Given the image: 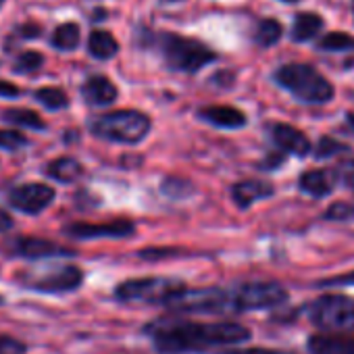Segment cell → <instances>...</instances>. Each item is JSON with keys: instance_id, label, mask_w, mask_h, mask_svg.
Returning <instances> with one entry per match:
<instances>
[{"instance_id": "cell-7", "label": "cell", "mask_w": 354, "mask_h": 354, "mask_svg": "<svg viewBox=\"0 0 354 354\" xmlns=\"http://www.w3.org/2000/svg\"><path fill=\"white\" fill-rule=\"evenodd\" d=\"M19 283L40 294H65L73 292L84 281V271L75 265H46L40 269H28L17 275Z\"/></svg>"}, {"instance_id": "cell-21", "label": "cell", "mask_w": 354, "mask_h": 354, "mask_svg": "<svg viewBox=\"0 0 354 354\" xmlns=\"http://www.w3.org/2000/svg\"><path fill=\"white\" fill-rule=\"evenodd\" d=\"M88 53L98 61H111L119 55V42L113 34L104 30H96L88 38Z\"/></svg>"}, {"instance_id": "cell-18", "label": "cell", "mask_w": 354, "mask_h": 354, "mask_svg": "<svg viewBox=\"0 0 354 354\" xmlns=\"http://www.w3.org/2000/svg\"><path fill=\"white\" fill-rule=\"evenodd\" d=\"M119 90L106 75H90L82 84V98L90 106H109L117 100Z\"/></svg>"}, {"instance_id": "cell-9", "label": "cell", "mask_w": 354, "mask_h": 354, "mask_svg": "<svg viewBox=\"0 0 354 354\" xmlns=\"http://www.w3.org/2000/svg\"><path fill=\"white\" fill-rule=\"evenodd\" d=\"M167 308L177 315H184V313L225 315V313H232V296H230V290L217 288V286L198 288V290L186 288Z\"/></svg>"}, {"instance_id": "cell-37", "label": "cell", "mask_w": 354, "mask_h": 354, "mask_svg": "<svg viewBox=\"0 0 354 354\" xmlns=\"http://www.w3.org/2000/svg\"><path fill=\"white\" fill-rule=\"evenodd\" d=\"M283 160H286V154H281V152H271V154L261 162V169H263V171H275Z\"/></svg>"}, {"instance_id": "cell-27", "label": "cell", "mask_w": 354, "mask_h": 354, "mask_svg": "<svg viewBox=\"0 0 354 354\" xmlns=\"http://www.w3.org/2000/svg\"><path fill=\"white\" fill-rule=\"evenodd\" d=\"M44 65V55L38 53V50H26L17 57L15 65H13V73H19V75H30V73H36L40 71Z\"/></svg>"}, {"instance_id": "cell-4", "label": "cell", "mask_w": 354, "mask_h": 354, "mask_svg": "<svg viewBox=\"0 0 354 354\" xmlns=\"http://www.w3.org/2000/svg\"><path fill=\"white\" fill-rule=\"evenodd\" d=\"M88 127L100 140L125 144V146H136L150 133L152 121L142 111L123 109V111H111V113H102L98 117H92Z\"/></svg>"}, {"instance_id": "cell-11", "label": "cell", "mask_w": 354, "mask_h": 354, "mask_svg": "<svg viewBox=\"0 0 354 354\" xmlns=\"http://www.w3.org/2000/svg\"><path fill=\"white\" fill-rule=\"evenodd\" d=\"M136 232V223L127 219H115L109 223H69L63 227V234L73 240H100V238H129Z\"/></svg>"}, {"instance_id": "cell-30", "label": "cell", "mask_w": 354, "mask_h": 354, "mask_svg": "<svg viewBox=\"0 0 354 354\" xmlns=\"http://www.w3.org/2000/svg\"><path fill=\"white\" fill-rule=\"evenodd\" d=\"M26 146H30V140L19 129H0V150L17 152Z\"/></svg>"}, {"instance_id": "cell-33", "label": "cell", "mask_w": 354, "mask_h": 354, "mask_svg": "<svg viewBox=\"0 0 354 354\" xmlns=\"http://www.w3.org/2000/svg\"><path fill=\"white\" fill-rule=\"evenodd\" d=\"M344 286H354V271L337 275V277H329V279H321L317 283V288H344Z\"/></svg>"}, {"instance_id": "cell-29", "label": "cell", "mask_w": 354, "mask_h": 354, "mask_svg": "<svg viewBox=\"0 0 354 354\" xmlns=\"http://www.w3.org/2000/svg\"><path fill=\"white\" fill-rule=\"evenodd\" d=\"M323 219L331 221V223H350V221H354V203L337 201V203L329 205L327 211L323 213Z\"/></svg>"}, {"instance_id": "cell-25", "label": "cell", "mask_w": 354, "mask_h": 354, "mask_svg": "<svg viewBox=\"0 0 354 354\" xmlns=\"http://www.w3.org/2000/svg\"><path fill=\"white\" fill-rule=\"evenodd\" d=\"M317 50L321 53H350L354 50V36L346 32H329L317 42Z\"/></svg>"}, {"instance_id": "cell-26", "label": "cell", "mask_w": 354, "mask_h": 354, "mask_svg": "<svg viewBox=\"0 0 354 354\" xmlns=\"http://www.w3.org/2000/svg\"><path fill=\"white\" fill-rule=\"evenodd\" d=\"M34 98L48 111H63L69 106V98L67 94L61 90V88H53V86H46V88H38L34 92Z\"/></svg>"}, {"instance_id": "cell-19", "label": "cell", "mask_w": 354, "mask_h": 354, "mask_svg": "<svg viewBox=\"0 0 354 354\" xmlns=\"http://www.w3.org/2000/svg\"><path fill=\"white\" fill-rule=\"evenodd\" d=\"M325 28V21L319 13H298L292 21V30H290V40L294 44H304L315 40L321 30Z\"/></svg>"}, {"instance_id": "cell-5", "label": "cell", "mask_w": 354, "mask_h": 354, "mask_svg": "<svg viewBox=\"0 0 354 354\" xmlns=\"http://www.w3.org/2000/svg\"><path fill=\"white\" fill-rule=\"evenodd\" d=\"M188 286L171 277H136L125 279L115 288V298L123 304L169 306Z\"/></svg>"}, {"instance_id": "cell-6", "label": "cell", "mask_w": 354, "mask_h": 354, "mask_svg": "<svg viewBox=\"0 0 354 354\" xmlns=\"http://www.w3.org/2000/svg\"><path fill=\"white\" fill-rule=\"evenodd\" d=\"M306 319L327 333H354V298L344 294H323L304 308Z\"/></svg>"}, {"instance_id": "cell-12", "label": "cell", "mask_w": 354, "mask_h": 354, "mask_svg": "<svg viewBox=\"0 0 354 354\" xmlns=\"http://www.w3.org/2000/svg\"><path fill=\"white\" fill-rule=\"evenodd\" d=\"M11 252L19 259L42 261V259H69L75 257V250L61 246L59 242L34 236H19L11 242Z\"/></svg>"}, {"instance_id": "cell-20", "label": "cell", "mask_w": 354, "mask_h": 354, "mask_svg": "<svg viewBox=\"0 0 354 354\" xmlns=\"http://www.w3.org/2000/svg\"><path fill=\"white\" fill-rule=\"evenodd\" d=\"M46 175L59 184H73L84 175V165L73 156H61L46 165Z\"/></svg>"}, {"instance_id": "cell-36", "label": "cell", "mask_w": 354, "mask_h": 354, "mask_svg": "<svg viewBox=\"0 0 354 354\" xmlns=\"http://www.w3.org/2000/svg\"><path fill=\"white\" fill-rule=\"evenodd\" d=\"M21 94H24V90L19 86L0 80V98H19Z\"/></svg>"}, {"instance_id": "cell-38", "label": "cell", "mask_w": 354, "mask_h": 354, "mask_svg": "<svg viewBox=\"0 0 354 354\" xmlns=\"http://www.w3.org/2000/svg\"><path fill=\"white\" fill-rule=\"evenodd\" d=\"M13 219H11V215L7 213V211H3L0 209V234H7V232H11L13 230Z\"/></svg>"}, {"instance_id": "cell-8", "label": "cell", "mask_w": 354, "mask_h": 354, "mask_svg": "<svg viewBox=\"0 0 354 354\" xmlns=\"http://www.w3.org/2000/svg\"><path fill=\"white\" fill-rule=\"evenodd\" d=\"M232 313L271 310L288 302V290L277 281H246L230 288Z\"/></svg>"}, {"instance_id": "cell-40", "label": "cell", "mask_w": 354, "mask_h": 354, "mask_svg": "<svg viewBox=\"0 0 354 354\" xmlns=\"http://www.w3.org/2000/svg\"><path fill=\"white\" fill-rule=\"evenodd\" d=\"M279 3H286V5H296V3H300V0H279Z\"/></svg>"}, {"instance_id": "cell-15", "label": "cell", "mask_w": 354, "mask_h": 354, "mask_svg": "<svg viewBox=\"0 0 354 354\" xmlns=\"http://www.w3.org/2000/svg\"><path fill=\"white\" fill-rule=\"evenodd\" d=\"M275 194V186L265 180H244L232 186V201L238 209L246 211L259 201H267Z\"/></svg>"}, {"instance_id": "cell-35", "label": "cell", "mask_w": 354, "mask_h": 354, "mask_svg": "<svg viewBox=\"0 0 354 354\" xmlns=\"http://www.w3.org/2000/svg\"><path fill=\"white\" fill-rule=\"evenodd\" d=\"M17 36H21L24 40H34L42 36V28L38 24H24V26H17Z\"/></svg>"}, {"instance_id": "cell-14", "label": "cell", "mask_w": 354, "mask_h": 354, "mask_svg": "<svg viewBox=\"0 0 354 354\" xmlns=\"http://www.w3.org/2000/svg\"><path fill=\"white\" fill-rule=\"evenodd\" d=\"M335 173L333 169H306L298 177V190L310 198H327L335 190Z\"/></svg>"}, {"instance_id": "cell-16", "label": "cell", "mask_w": 354, "mask_h": 354, "mask_svg": "<svg viewBox=\"0 0 354 354\" xmlns=\"http://www.w3.org/2000/svg\"><path fill=\"white\" fill-rule=\"evenodd\" d=\"M308 354H354V335L350 333H315L306 339Z\"/></svg>"}, {"instance_id": "cell-17", "label": "cell", "mask_w": 354, "mask_h": 354, "mask_svg": "<svg viewBox=\"0 0 354 354\" xmlns=\"http://www.w3.org/2000/svg\"><path fill=\"white\" fill-rule=\"evenodd\" d=\"M198 119L213 127H219V129H242L248 123V117L240 109L227 106V104L203 106L198 111Z\"/></svg>"}, {"instance_id": "cell-28", "label": "cell", "mask_w": 354, "mask_h": 354, "mask_svg": "<svg viewBox=\"0 0 354 354\" xmlns=\"http://www.w3.org/2000/svg\"><path fill=\"white\" fill-rule=\"evenodd\" d=\"M342 152H350V146H346V144L337 142V140H335V138H331V136H323V138H319L317 146L313 148V156H315V158H319V160H323V158H331V156L342 154Z\"/></svg>"}, {"instance_id": "cell-3", "label": "cell", "mask_w": 354, "mask_h": 354, "mask_svg": "<svg viewBox=\"0 0 354 354\" xmlns=\"http://www.w3.org/2000/svg\"><path fill=\"white\" fill-rule=\"evenodd\" d=\"M271 77L302 104H327L335 96L333 84L308 63H286L277 67Z\"/></svg>"}, {"instance_id": "cell-10", "label": "cell", "mask_w": 354, "mask_h": 354, "mask_svg": "<svg viewBox=\"0 0 354 354\" xmlns=\"http://www.w3.org/2000/svg\"><path fill=\"white\" fill-rule=\"evenodd\" d=\"M57 198V192L53 186L46 184H38V182H30V184H19L13 186L11 190H7V203L24 213V215H40L44 213Z\"/></svg>"}, {"instance_id": "cell-23", "label": "cell", "mask_w": 354, "mask_h": 354, "mask_svg": "<svg viewBox=\"0 0 354 354\" xmlns=\"http://www.w3.org/2000/svg\"><path fill=\"white\" fill-rule=\"evenodd\" d=\"M283 36V26L277 19H261L254 28L252 40L261 48H271L275 46Z\"/></svg>"}, {"instance_id": "cell-31", "label": "cell", "mask_w": 354, "mask_h": 354, "mask_svg": "<svg viewBox=\"0 0 354 354\" xmlns=\"http://www.w3.org/2000/svg\"><path fill=\"white\" fill-rule=\"evenodd\" d=\"M333 173H335L337 184H342L344 188L354 192V158H346V160L337 162Z\"/></svg>"}, {"instance_id": "cell-13", "label": "cell", "mask_w": 354, "mask_h": 354, "mask_svg": "<svg viewBox=\"0 0 354 354\" xmlns=\"http://www.w3.org/2000/svg\"><path fill=\"white\" fill-rule=\"evenodd\" d=\"M267 131H269V138H271L273 146L281 154H292V156H298V158H306L313 152V144L306 138V133L300 131L298 127L290 125V123H271L267 127Z\"/></svg>"}, {"instance_id": "cell-1", "label": "cell", "mask_w": 354, "mask_h": 354, "mask_svg": "<svg viewBox=\"0 0 354 354\" xmlns=\"http://www.w3.org/2000/svg\"><path fill=\"white\" fill-rule=\"evenodd\" d=\"M158 354H203L215 348L240 346L252 331L238 321H190L160 317L144 327Z\"/></svg>"}, {"instance_id": "cell-24", "label": "cell", "mask_w": 354, "mask_h": 354, "mask_svg": "<svg viewBox=\"0 0 354 354\" xmlns=\"http://www.w3.org/2000/svg\"><path fill=\"white\" fill-rule=\"evenodd\" d=\"M3 121H7L11 125H17V127L38 129V131L46 129V121L36 111H30V109H7L3 113Z\"/></svg>"}, {"instance_id": "cell-42", "label": "cell", "mask_w": 354, "mask_h": 354, "mask_svg": "<svg viewBox=\"0 0 354 354\" xmlns=\"http://www.w3.org/2000/svg\"><path fill=\"white\" fill-rule=\"evenodd\" d=\"M5 304V296H0V306H3Z\"/></svg>"}, {"instance_id": "cell-22", "label": "cell", "mask_w": 354, "mask_h": 354, "mask_svg": "<svg viewBox=\"0 0 354 354\" xmlns=\"http://www.w3.org/2000/svg\"><path fill=\"white\" fill-rule=\"evenodd\" d=\"M80 42H82V30L73 21L61 24L50 36V46L61 53H73L80 46Z\"/></svg>"}, {"instance_id": "cell-32", "label": "cell", "mask_w": 354, "mask_h": 354, "mask_svg": "<svg viewBox=\"0 0 354 354\" xmlns=\"http://www.w3.org/2000/svg\"><path fill=\"white\" fill-rule=\"evenodd\" d=\"M0 354H28V344L13 335H0Z\"/></svg>"}, {"instance_id": "cell-41", "label": "cell", "mask_w": 354, "mask_h": 354, "mask_svg": "<svg viewBox=\"0 0 354 354\" xmlns=\"http://www.w3.org/2000/svg\"><path fill=\"white\" fill-rule=\"evenodd\" d=\"M160 3H177V0H160Z\"/></svg>"}, {"instance_id": "cell-39", "label": "cell", "mask_w": 354, "mask_h": 354, "mask_svg": "<svg viewBox=\"0 0 354 354\" xmlns=\"http://www.w3.org/2000/svg\"><path fill=\"white\" fill-rule=\"evenodd\" d=\"M346 131H352L354 133V113H348L346 115Z\"/></svg>"}, {"instance_id": "cell-34", "label": "cell", "mask_w": 354, "mask_h": 354, "mask_svg": "<svg viewBox=\"0 0 354 354\" xmlns=\"http://www.w3.org/2000/svg\"><path fill=\"white\" fill-rule=\"evenodd\" d=\"M219 354H294V352L275 350V348H232V350H223Z\"/></svg>"}, {"instance_id": "cell-2", "label": "cell", "mask_w": 354, "mask_h": 354, "mask_svg": "<svg viewBox=\"0 0 354 354\" xmlns=\"http://www.w3.org/2000/svg\"><path fill=\"white\" fill-rule=\"evenodd\" d=\"M138 44L158 53L165 67L177 73H198L219 57L205 42L175 32H138Z\"/></svg>"}, {"instance_id": "cell-43", "label": "cell", "mask_w": 354, "mask_h": 354, "mask_svg": "<svg viewBox=\"0 0 354 354\" xmlns=\"http://www.w3.org/2000/svg\"><path fill=\"white\" fill-rule=\"evenodd\" d=\"M5 5V0H0V7H3Z\"/></svg>"}]
</instances>
